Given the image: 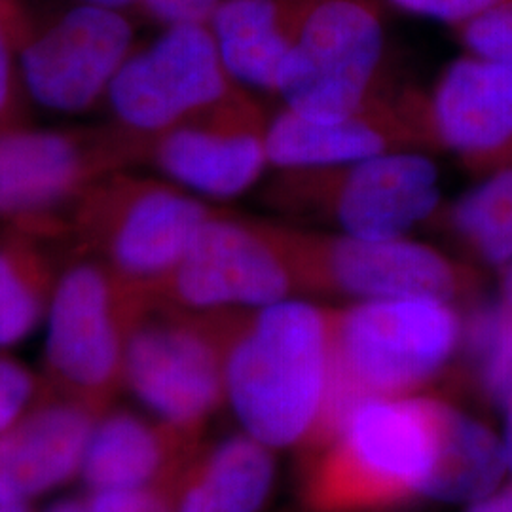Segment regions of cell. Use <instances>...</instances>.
Returning a JSON list of instances; mask_svg holds the SVG:
<instances>
[{
  "instance_id": "cell-30",
  "label": "cell",
  "mask_w": 512,
  "mask_h": 512,
  "mask_svg": "<svg viewBox=\"0 0 512 512\" xmlns=\"http://www.w3.org/2000/svg\"><path fill=\"white\" fill-rule=\"evenodd\" d=\"M226 0H139L145 14L164 27L207 25Z\"/></svg>"
},
{
  "instance_id": "cell-31",
  "label": "cell",
  "mask_w": 512,
  "mask_h": 512,
  "mask_svg": "<svg viewBox=\"0 0 512 512\" xmlns=\"http://www.w3.org/2000/svg\"><path fill=\"white\" fill-rule=\"evenodd\" d=\"M469 512H512V486L478 499Z\"/></svg>"
},
{
  "instance_id": "cell-4",
  "label": "cell",
  "mask_w": 512,
  "mask_h": 512,
  "mask_svg": "<svg viewBox=\"0 0 512 512\" xmlns=\"http://www.w3.org/2000/svg\"><path fill=\"white\" fill-rule=\"evenodd\" d=\"M463 338L458 310L437 298L330 308L334 406L327 433L355 401L423 393L454 359Z\"/></svg>"
},
{
  "instance_id": "cell-7",
  "label": "cell",
  "mask_w": 512,
  "mask_h": 512,
  "mask_svg": "<svg viewBox=\"0 0 512 512\" xmlns=\"http://www.w3.org/2000/svg\"><path fill=\"white\" fill-rule=\"evenodd\" d=\"M285 258L296 293L353 302L437 298L456 302L478 287L473 268L414 239H366L291 222L264 220Z\"/></svg>"
},
{
  "instance_id": "cell-20",
  "label": "cell",
  "mask_w": 512,
  "mask_h": 512,
  "mask_svg": "<svg viewBox=\"0 0 512 512\" xmlns=\"http://www.w3.org/2000/svg\"><path fill=\"white\" fill-rule=\"evenodd\" d=\"M507 469L503 442L484 423L448 404L439 461L425 499L475 503L494 494Z\"/></svg>"
},
{
  "instance_id": "cell-16",
  "label": "cell",
  "mask_w": 512,
  "mask_h": 512,
  "mask_svg": "<svg viewBox=\"0 0 512 512\" xmlns=\"http://www.w3.org/2000/svg\"><path fill=\"white\" fill-rule=\"evenodd\" d=\"M429 97L442 150L480 177L512 167V63L463 54Z\"/></svg>"
},
{
  "instance_id": "cell-15",
  "label": "cell",
  "mask_w": 512,
  "mask_h": 512,
  "mask_svg": "<svg viewBox=\"0 0 512 512\" xmlns=\"http://www.w3.org/2000/svg\"><path fill=\"white\" fill-rule=\"evenodd\" d=\"M264 110L249 92L171 129L141 150L137 164L152 165L165 181L213 200H232L255 188L270 165Z\"/></svg>"
},
{
  "instance_id": "cell-18",
  "label": "cell",
  "mask_w": 512,
  "mask_h": 512,
  "mask_svg": "<svg viewBox=\"0 0 512 512\" xmlns=\"http://www.w3.org/2000/svg\"><path fill=\"white\" fill-rule=\"evenodd\" d=\"M93 410L46 404L0 435V499L27 501L71 480L92 435Z\"/></svg>"
},
{
  "instance_id": "cell-12",
  "label": "cell",
  "mask_w": 512,
  "mask_h": 512,
  "mask_svg": "<svg viewBox=\"0 0 512 512\" xmlns=\"http://www.w3.org/2000/svg\"><path fill=\"white\" fill-rule=\"evenodd\" d=\"M152 296L188 311H228L264 308L298 293L262 219L217 211Z\"/></svg>"
},
{
  "instance_id": "cell-11",
  "label": "cell",
  "mask_w": 512,
  "mask_h": 512,
  "mask_svg": "<svg viewBox=\"0 0 512 512\" xmlns=\"http://www.w3.org/2000/svg\"><path fill=\"white\" fill-rule=\"evenodd\" d=\"M129 294L92 255L55 279L48 304L46 366L57 389L97 410L124 384Z\"/></svg>"
},
{
  "instance_id": "cell-23",
  "label": "cell",
  "mask_w": 512,
  "mask_h": 512,
  "mask_svg": "<svg viewBox=\"0 0 512 512\" xmlns=\"http://www.w3.org/2000/svg\"><path fill=\"white\" fill-rule=\"evenodd\" d=\"M446 224L488 266L512 260V167L484 177L446 211Z\"/></svg>"
},
{
  "instance_id": "cell-29",
  "label": "cell",
  "mask_w": 512,
  "mask_h": 512,
  "mask_svg": "<svg viewBox=\"0 0 512 512\" xmlns=\"http://www.w3.org/2000/svg\"><path fill=\"white\" fill-rule=\"evenodd\" d=\"M92 512H175L173 490H105L88 499Z\"/></svg>"
},
{
  "instance_id": "cell-5",
  "label": "cell",
  "mask_w": 512,
  "mask_h": 512,
  "mask_svg": "<svg viewBox=\"0 0 512 512\" xmlns=\"http://www.w3.org/2000/svg\"><path fill=\"white\" fill-rule=\"evenodd\" d=\"M241 311H188L129 296L124 384L156 420L200 437L226 403V353Z\"/></svg>"
},
{
  "instance_id": "cell-26",
  "label": "cell",
  "mask_w": 512,
  "mask_h": 512,
  "mask_svg": "<svg viewBox=\"0 0 512 512\" xmlns=\"http://www.w3.org/2000/svg\"><path fill=\"white\" fill-rule=\"evenodd\" d=\"M408 16L431 19L450 29L482 16L484 12L499 6L505 0H380Z\"/></svg>"
},
{
  "instance_id": "cell-21",
  "label": "cell",
  "mask_w": 512,
  "mask_h": 512,
  "mask_svg": "<svg viewBox=\"0 0 512 512\" xmlns=\"http://www.w3.org/2000/svg\"><path fill=\"white\" fill-rule=\"evenodd\" d=\"M217 512H264L274 492V450L247 433L200 450L190 463Z\"/></svg>"
},
{
  "instance_id": "cell-8",
  "label": "cell",
  "mask_w": 512,
  "mask_h": 512,
  "mask_svg": "<svg viewBox=\"0 0 512 512\" xmlns=\"http://www.w3.org/2000/svg\"><path fill=\"white\" fill-rule=\"evenodd\" d=\"M380 0H313L275 95L283 109L330 122L397 90Z\"/></svg>"
},
{
  "instance_id": "cell-28",
  "label": "cell",
  "mask_w": 512,
  "mask_h": 512,
  "mask_svg": "<svg viewBox=\"0 0 512 512\" xmlns=\"http://www.w3.org/2000/svg\"><path fill=\"white\" fill-rule=\"evenodd\" d=\"M35 393V378L25 366L0 357V435L18 423Z\"/></svg>"
},
{
  "instance_id": "cell-32",
  "label": "cell",
  "mask_w": 512,
  "mask_h": 512,
  "mask_svg": "<svg viewBox=\"0 0 512 512\" xmlns=\"http://www.w3.org/2000/svg\"><path fill=\"white\" fill-rule=\"evenodd\" d=\"M499 306L512 315V260L501 268V300Z\"/></svg>"
},
{
  "instance_id": "cell-3",
  "label": "cell",
  "mask_w": 512,
  "mask_h": 512,
  "mask_svg": "<svg viewBox=\"0 0 512 512\" xmlns=\"http://www.w3.org/2000/svg\"><path fill=\"white\" fill-rule=\"evenodd\" d=\"M260 202L285 222L366 239L406 238L442 211L440 171L427 152L275 169Z\"/></svg>"
},
{
  "instance_id": "cell-1",
  "label": "cell",
  "mask_w": 512,
  "mask_h": 512,
  "mask_svg": "<svg viewBox=\"0 0 512 512\" xmlns=\"http://www.w3.org/2000/svg\"><path fill=\"white\" fill-rule=\"evenodd\" d=\"M224 384L243 433L272 450H308L332 420L330 308L289 298L241 311Z\"/></svg>"
},
{
  "instance_id": "cell-13",
  "label": "cell",
  "mask_w": 512,
  "mask_h": 512,
  "mask_svg": "<svg viewBox=\"0 0 512 512\" xmlns=\"http://www.w3.org/2000/svg\"><path fill=\"white\" fill-rule=\"evenodd\" d=\"M133 38L122 10L88 2L67 10L19 48L27 99L57 114L95 109L133 54Z\"/></svg>"
},
{
  "instance_id": "cell-33",
  "label": "cell",
  "mask_w": 512,
  "mask_h": 512,
  "mask_svg": "<svg viewBox=\"0 0 512 512\" xmlns=\"http://www.w3.org/2000/svg\"><path fill=\"white\" fill-rule=\"evenodd\" d=\"M46 512H92L88 501H80V499H63L57 501Z\"/></svg>"
},
{
  "instance_id": "cell-34",
  "label": "cell",
  "mask_w": 512,
  "mask_h": 512,
  "mask_svg": "<svg viewBox=\"0 0 512 512\" xmlns=\"http://www.w3.org/2000/svg\"><path fill=\"white\" fill-rule=\"evenodd\" d=\"M503 448H505V458H507V467L512 473V404L507 408V427H505V440H503Z\"/></svg>"
},
{
  "instance_id": "cell-2",
  "label": "cell",
  "mask_w": 512,
  "mask_h": 512,
  "mask_svg": "<svg viewBox=\"0 0 512 512\" xmlns=\"http://www.w3.org/2000/svg\"><path fill=\"white\" fill-rule=\"evenodd\" d=\"M448 403L431 395L361 399L302 452L306 512H395L425 499Z\"/></svg>"
},
{
  "instance_id": "cell-6",
  "label": "cell",
  "mask_w": 512,
  "mask_h": 512,
  "mask_svg": "<svg viewBox=\"0 0 512 512\" xmlns=\"http://www.w3.org/2000/svg\"><path fill=\"white\" fill-rule=\"evenodd\" d=\"M217 211L177 184L120 169L76 205L71 234L129 296H152Z\"/></svg>"
},
{
  "instance_id": "cell-24",
  "label": "cell",
  "mask_w": 512,
  "mask_h": 512,
  "mask_svg": "<svg viewBox=\"0 0 512 512\" xmlns=\"http://www.w3.org/2000/svg\"><path fill=\"white\" fill-rule=\"evenodd\" d=\"M484 393L501 408L512 404V315L499 304L478 311L465 329Z\"/></svg>"
},
{
  "instance_id": "cell-25",
  "label": "cell",
  "mask_w": 512,
  "mask_h": 512,
  "mask_svg": "<svg viewBox=\"0 0 512 512\" xmlns=\"http://www.w3.org/2000/svg\"><path fill=\"white\" fill-rule=\"evenodd\" d=\"M452 33L465 54L512 63V0H505Z\"/></svg>"
},
{
  "instance_id": "cell-36",
  "label": "cell",
  "mask_w": 512,
  "mask_h": 512,
  "mask_svg": "<svg viewBox=\"0 0 512 512\" xmlns=\"http://www.w3.org/2000/svg\"><path fill=\"white\" fill-rule=\"evenodd\" d=\"M0 512H31V509L27 507V501L0 499Z\"/></svg>"
},
{
  "instance_id": "cell-17",
  "label": "cell",
  "mask_w": 512,
  "mask_h": 512,
  "mask_svg": "<svg viewBox=\"0 0 512 512\" xmlns=\"http://www.w3.org/2000/svg\"><path fill=\"white\" fill-rule=\"evenodd\" d=\"M200 452L198 437L128 410L110 412L93 425L80 475L90 492L173 490Z\"/></svg>"
},
{
  "instance_id": "cell-10",
  "label": "cell",
  "mask_w": 512,
  "mask_h": 512,
  "mask_svg": "<svg viewBox=\"0 0 512 512\" xmlns=\"http://www.w3.org/2000/svg\"><path fill=\"white\" fill-rule=\"evenodd\" d=\"M128 165L110 128L0 131V219L40 239L71 234L76 205Z\"/></svg>"
},
{
  "instance_id": "cell-9",
  "label": "cell",
  "mask_w": 512,
  "mask_h": 512,
  "mask_svg": "<svg viewBox=\"0 0 512 512\" xmlns=\"http://www.w3.org/2000/svg\"><path fill=\"white\" fill-rule=\"evenodd\" d=\"M239 86L220 59L207 25H173L129 55L112 78L105 105L109 128L137 164L141 150L171 129L234 101Z\"/></svg>"
},
{
  "instance_id": "cell-19",
  "label": "cell",
  "mask_w": 512,
  "mask_h": 512,
  "mask_svg": "<svg viewBox=\"0 0 512 512\" xmlns=\"http://www.w3.org/2000/svg\"><path fill=\"white\" fill-rule=\"evenodd\" d=\"M313 0H226L207 23L230 76L274 93Z\"/></svg>"
},
{
  "instance_id": "cell-27",
  "label": "cell",
  "mask_w": 512,
  "mask_h": 512,
  "mask_svg": "<svg viewBox=\"0 0 512 512\" xmlns=\"http://www.w3.org/2000/svg\"><path fill=\"white\" fill-rule=\"evenodd\" d=\"M25 97L14 44L0 18V131L21 128Z\"/></svg>"
},
{
  "instance_id": "cell-22",
  "label": "cell",
  "mask_w": 512,
  "mask_h": 512,
  "mask_svg": "<svg viewBox=\"0 0 512 512\" xmlns=\"http://www.w3.org/2000/svg\"><path fill=\"white\" fill-rule=\"evenodd\" d=\"M38 241L16 228L0 236V349L18 346L48 311L54 277Z\"/></svg>"
},
{
  "instance_id": "cell-35",
  "label": "cell",
  "mask_w": 512,
  "mask_h": 512,
  "mask_svg": "<svg viewBox=\"0 0 512 512\" xmlns=\"http://www.w3.org/2000/svg\"><path fill=\"white\" fill-rule=\"evenodd\" d=\"M95 6H105V8H114V10H126L129 6H139V0H82Z\"/></svg>"
},
{
  "instance_id": "cell-14",
  "label": "cell",
  "mask_w": 512,
  "mask_h": 512,
  "mask_svg": "<svg viewBox=\"0 0 512 512\" xmlns=\"http://www.w3.org/2000/svg\"><path fill=\"white\" fill-rule=\"evenodd\" d=\"M431 97L399 86L330 122L279 110L268 124V154L274 169L346 164L397 152H440Z\"/></svg>"
}]
</instances>
